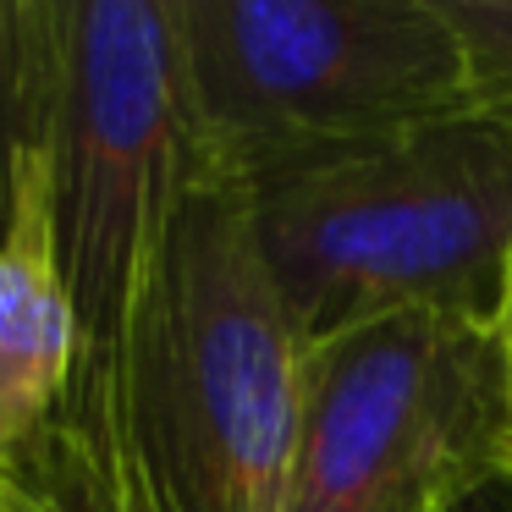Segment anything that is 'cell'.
<instances>
[{
	"mask_svg": "<svg viewBox=\"0 0 512 512\" xmlns=\"http://www.w3.org/2000/svg\"><path fill=\"white\" fill-rule=\"evenodd\" d=\"M204 171L232 188L474 105L441 0H177Z\"/></svg>",
	"mask_w": 512,
	"mask_h": 512,
	"instance_id": "3957f363",
	"label": "cell"
},
{
	"mask_svg": "<svg viewBox=\"0 0 512 512\" xmlns=\"http://www.w3.org/2000/svg\"><path fill=\"white\" fill-rule=\"evenodd\" d=\"M303 342L391 314L496 320L512 276V127L485 105L243 188Z\"/></svg>",
	"mask_w": 512,
	"mask_h": 512,
	"instance_id": "7a4b0ae2",
	"label": "cell"
},
{
	"mask_svg": "<svg viewBox=\"0 0 512 512\" xmlns=\"http://www.w3.org/2000/svg\"><path fill=\"white\" fill-rule=\"evenodd\" d=\"M468 50L474 105L512 127V0H441Z\"/></svg>",
	"mask_w": 512,
	"mask_h": 512,
	"instance_id": "ba28073f",
	"label": "cell"
},
{
	"mask_svg": "<svg viewBox=\"0 0 512 512\" xmlns=\"http://www.w3.org/2000/svg\"><path fill=\"white\" fill-rule=\"evenodd\" d=\"M309 342L259 254L243 188L177 210L116 347L111 402L149 512H281Z\"/></svg>",
	"mask_w": 512,
	"mask_h": 512,
	"instance_id": "6da1fadb",
	"label": "cell"
},
{
	"mask_svg": "<svg viewBox=\"0 0 512 512\" xmlns=\"http://www.w3.org/2000/svg\"><path fill=\"white\" fill-rule=\"evenodd\" d=\"M457 512H512V479L507 485H490L485 496H474L468 507H457Z\"/></svg>",
	"mask_w": 512,
	"mask_h": 512,
	"instance_id": "30bf717a",
	"label": "cell"
},
{
	"mask_svg": "<svg viewBox=\"0 0 512 512\" xmlns=\"http://www.w3.org/2000/svg\"><path fill=\"white\" fill-rule=\"evenodd\" d=\"M78 380V314L50 215V155L23 166L0 237V463H17Z\"/></svg>",
	"mask_w": 512,
	"mask_h": 512,
	"instance_id": "8992f818",
	"label": "cell"
},
{
	"mask_svg": "<svg viewBox=\"0 0 512 512\" xmlns=\"http://www.w3.org/2000/svg\"><path fill=\"white\" fill-rule=\"evenodd\" d=\"M204 177L177 0H61L50 215L78 375H111L171 221Z\"/></svg>",
	"mask_w": 512,
	"mask_h": 512,
	"instance_id": "277c9868",
	"label": "cell"
},
{
	"mask_svg": "<svg viewBox=\"0 0 512 512\" xmlns=\"http://www.w3.org/2000/svg\"><path fill=\"white\" fill-rule=\"evenodd\" d=\"M61 100V0H0V237L23 166L50 155Z\"/></svg>",
	"mask_w": 512,
	"mask_h": 512,
	"instance_id": "52a82bcc",
	"label": "cell"
},
{
	"mask_svg": "<svg viewBox=\"0 0 512 512\" xmlns=\"http://www.w3.org/2000/svg\"><path fill=\"white\" fill-rule=\"evenodd\" d=\"M507 479L496 320L391 314L309 347L281 512H457Z\"/></svg>",
	"mask_w": 512,
	"mask_h": 512,
	"instance_id": "5b68a950",
	"label": "cell"
},
{
	"mask_svg": "<svg viewBox=\"0 0 512 512\" xmlns=\"http://www.w3.org/2000/svg\"><path fill=\"white\" fill-rule=\"evenodd\" d=\"M496 342H501V375H507V408H512V276H507V298L496 314Z\"/></svg>",
	"mask_w": 512,
	"mask_h": 512,
	"instance_id": "9c48e42d",
	"label": "cell"
}]
</instances>
